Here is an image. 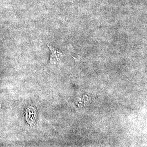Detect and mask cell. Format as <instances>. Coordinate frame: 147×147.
<instances>
[{
  "label": "cell",
  "instance_id": "1",
  "mask_svg": "<svg viewBox=\"0 0 147 147\" xmlns=\"http://www.w3.org/2000/svg\"><path fill=\"white\" fill-rule=\"evenodd\" d=\"M25 119L28 124L33 126L36 123L37 118L38 112L33 106H28L25 108Z\"/></svg>",
  "mask_w": 147,
  "mask_h": 147
},
{
  "label": "cell",
  "instance_id": "2",
  "mask_svg": "<svg viewBox=\"0 0 147 147\" xmlns=\"http://www.w3.org/2000/svg\"><path fill=\"white\" fill-rule=\"evenodd\" d=\"M47 46L49 47L50 51V63H54L59 61L60 59L63 56V54L60 51L51 47L48 45Z\"/></svg>",
  "mask_w": 147,
  "mask_h": 147
}]
</instances>
